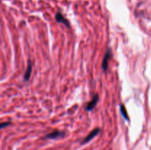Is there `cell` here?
<instances>
[{"instance_id":"cell-6","label":"cell","mask_w":151,"mask_h":150,"mask_svg":"<svg viewBox=\"0 0 151 150\" xmlns=\"http://www.w3.org/2000/svg\"><path fill=\"white\" fill-rule=\"evenodd\" d=\"M32 63H31V60H28L27 67L26 71H25L24 74V81H26V82H27V81L29 79V78H30L31 74H32Z\"/></svg>"},{"instance_id":"cell-1","label":"cell","mask_w":151,"mask_h":150,"mask_svg":"<svg viewBox=\"0 0 151 150\" xmlns=\"http://www.w3.org/2000/svg\"><path fill=\"white\" fill-rule=\"evenodd\" d=\"M66 135V132L60 130H55L53 132H50V133L47 134L44 136V139H50V140H54L58 139V138H61Z\"/></svg>"},{"instance_id":"cell-2","label":"cell","mask_w":151,"mask_h":150,"mask_svg":"<svg viewBox=\"0 0 151 150\" xmlns=\"http://www.w3.org/2000/svg\"><path fill=\"white\" fill-rule=\"evenodd\" d=\"M111 48H108L103 59V61H102V69L103 70V71H106L108 70L109 61L111 59Z\"/></svg>"},{"instance_id":"cell-4","label":"cell","mask_w":151,"mask_h":150,"mask_svg":"<svg viewBox=\"0 0 151 150\" xmlns=\"http://www.w3.org/2000/svg\"><path fill=\"white\" fill-rule=\"evenodd\" d=\"M98 101H99V95L98 94H95V95L94 96V97H93L92 100H91V101H90L89 102L86 104V111H88V112L91 111V110H92L93 109L96 107V105H97V104Z\"/></svg>"},{"instance_id":"cell-3","label":"cell","mask_w":151,"mask_h":150,"mask_svg":"<svg viewBox=\"0 0 151 150\" xmlns=\"http://www.w3.org/2000/svg\"><path fill=\"white\" fill-rule=\"evenodd\" d=\"M100 132V128H96V129H93V130L91 131V132H90V133L88 134V135H87L83 140L82 142H81V145H83V144H87V143L89 142V141H91L94 137L97 136V135H98Z\"/></svg>"},{"instance_id":"cell-8","label":"cell","mask_w":151,"mask_h":150,"mask_svg":"<svg viewBox=\"0 0 151 150\" xmlns=\"http://www.w3.org/2000/svg\"><path fill=\"white\" fill-rule=\"evenodd\" d=\"M11 124V122L10 121H7V122H2V123L1 124V126H0V128L1 129H3V128L6 127V126H9V125Z\"/></svg>"},{"instance_id":"cell-5","label":"cell","mask_w":151,"mask_h":150,"mask_svg":"<svg viewBox=\"0 0 151 150\" xmlns=\"http://www.w3.org/2000/svg\"><path fill=\"white\" fill-rule=\"evenodd\" d=\"M55 20L56 21L58 22V23L63 24L65 26H67L68 28H70V23H69V21L66 19V18L63 17V14H62L60 12H58L55 14Z\"/></svg>"},{"instance_id":"cell-7","label":"cell","mask_w":151,"mask_h":150,"mask_svg":"<svg viewBox=\"0 0 151 150\" xmlns=\"http://www.w3.org/2000/svg\"><path fill=\"white\" fill-rule=\"evenodd\" d=\"M119 109H120V113L121 114H122V117H123L126 121H129V118H128V113H127L126 109H125V106H124L123 104H119Z\"/></svg>"}]
</instances>
